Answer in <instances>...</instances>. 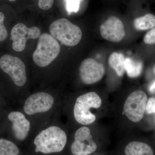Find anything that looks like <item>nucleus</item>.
Returning <instances> with one entry per match:
<instances>
[{"label": "nucleus", "mask_w": 155, "mask_h": 155, "mask_svg": "<svg viewBox=\"0 0 155 155\" xmlns=\"http://www.w3.org/2000/svg\"><path fill=\"white\" fill-rule=\"evenodd\" d=\"M64 130L57 126H50L42 130L35 138V152L47 154L62 151L67 142Z\"/></svg>", "instance_id": "nucleus-1"}, {"label": "nucleus", "mask_w": 155, "mask_h": 155, "mask_svg": "<svg viewBox=\"0 0 155 155\" xmlns=\"http://www.w3.org/2000/svg\"><path fill=\"white\" fill-rule=\"evenodd\" d=\"M102 104L101 97L96 93L90 92L76 99L73 109L76 122L83 125H89L95 121L96 117L91 112V108L98 109Z\"/></svg>", "instance_id": "nucleus-2"}, {"label": "nucleus", "mask_w": 155, "mask_h": 155, "mask_svg": "<svg viewBox=\"0 0 155 155\" xmlns=\"http://www.w3.org/2000/svg\"><path fill=\"white\" fill-rule=\"evenodd\" d=\"M60 51L61 46L57 40L49 34H42L33 53L34 62L38 67H47L58 57Z\"/></svg>", "instance_id": "nucleus-3"}, {"label": "nucleus", "mask_w": 155, "mask_h": 155, "mask_svg": "<svg viewBox=\"0 0 155 155\" xmlns=\"http://www.w3.org/2000/svg\"><path fill=\"white\" fill-rule=\"evenodd\" d=\"M49 30L53 37L67 46L73 47L78 44L82 36L80 28L65 18L51 23Z\"/></svg>", "instance_id": "nucleus-4"}, {"label": "nucleus", "mask_w": 155, "mask_h": 155, "mask_svg": "<svg viewBox=\"0 0 155 155\" xmlns=\"http://www.w3.org/2000/svg\"><path fill=\"white\" fill-rule=\"evenodd\" d=\"M0 68L10 75L17 86L25 85L27 80L26 69L21 59L11 55H4L0 58Z\"/></svg>", "instance_id": "nucleus-5"}, {"label": "nucleus", "mask_w": 155, "mask_h": 155, "mask_svg": "<svg viewBox=\"0 0 155 155\" xmlns=\"http://www.w3.org/2000/svg\"><path fill=\"white\" fill-rule=\"evenodd\" d=\"M147 97L144 91H136L127 97L124 106V114L130 121H140L145 112Z\"/></svg>", "instance_id": "nucleus-6"}, {"label": "nucleus", "mask_w": 155, "mask_h": 155, "mask_svg": "<svg viewBox=\"0 0 155 155\" xmlns=\"http://www.w3.org/2000/svg\"><path fill=\"white\" fill-rule=\"evenodd\" d=\"M54 103V99L51 95L40 92L28 97L24 103L23 110L29 116L46 113L52 108Z\"/></svg>", "instance_id": "nucleus-7"}, {"label": "nucleus", "mask_w": 155, "mask_h": 155, "mask_svg": "<svg viewBox=\"0 0 155 155\" xmlns=\"http://www.w3.org/2000/svg\"><path fill=\"white\" fill-rule=\"evenodd\" d=\"M75 140L72 143L71 150L73 155H88L97 149L89 128L83 127L78 128L75 134Z\"/></svg>", "instance_id": "nucleus-8"}, {"label": "nucleus", "mask_w": 155, "mask_h": 155, "mask_svg": "<svg viewBox=\"0 0 155 155\" xmlns=\"http://www.w3.org/2000/svg\"><path fill=\"white\" fill-rule=\"evenodd\" d=\"M40 34L41 31L38 27L28 28L23 23H17L11 31L12 48L16 51H22L25 49L26 41L28 39L38 38Z\"/></svg>", "instance_id": "nucleus-9"}, {"label": "nucleus", "mask_w": 155, "mask_h": 155, "mask_svg": "<svg viewBox=\"0 0 155 155\" xmlns=\"http://www.w3.org/2000/svg\"><path fill=\"white\" fill-rule=\"evenodd\" d=\"M104 65L91 58L84 60L79 68L81 80L85 84L89 85L97 83L104 74Z\"/></svg>", "instance_id": "nucleus-10"}, {"label": "nucleus", "mask_w": 155, "mask_h": 155, "mask_svg": "<svg viewBox=\"0 0 155 155\" xmlns=\"http://www.w3.org/2000/svg\"><path fill=\"white\" fill-rule=\"evenodd\" d=\"M100 30L103 38L113 42L121 41L125 35L123 22L115 16L109 17L101 25Z\"/></svg>", "instance_id": "nucleus-11"}, {"label": "nucleus", "mask_w": 155, "mask_h": 155, "mask_svg": "<svg viewBox=\"0 0 155 155\" xmlns=\"http://www.w3.org/2000/svg\"><path fill=\"white\" fill-rule=\"evenodd\" d=\"M8 118L12 123V130L16 139L19 141L25 140L30 131V122L24 114L18 111L11 112Z\"/></svg>", "instance_id": "nucleus-12"}, {"label": "nucleus", "mask_w": 155, "mask_h": 155, "mask_svg": "<svg viewBox=\"0 0 155 155\" xmlns=\"http://www.w3.org/2000/svg\"><path fill=\"white\" fill-rule=\"evenodd\" d=\"M126 155H154L152 149L149 145L138 141L130 142L125 147Z\"/></svg>", "instance_id": "nucleus-13"}, {"label": "nucleus", "mask_w": 155, "mask_h": 155, "mask_svg": "<svg viewBox=\"0 0 155 155\" xmlns=\"http://www.w3.org/2000/svg\"><path fill=\"white\" fill-rule=\"evenodd\" d=\"M125 59L121 53H112L108 58V63L110 67L116 71L119 77H122L125 72Z\"/></svg>", "instance_id": "nucleus-14"}, {"label": "nucleus", "mask_w": 155, "mask_h": 155, "mask_svg": "<svg viewBox=\"0 0 155 155\" xmlns=\"http://www.w3.org/2000/svg\"><path fill=\"white\" fill-rule=\"evenodd\" d=\"M133 25L137 30L143 31L153 28L155 26V16L148 14L134 20Z\"/></svg>", "instance_id": "nucleus-15"}, {"label": "nucleus", "mask_w": 155, "mask_h": 155, "mask_svg": "<svg viewBox=\"0 0 155 155\" xmlns=\"http://www.w3.org/2000/svg\"><path fill=\"white\" fill-rule=\"evenodd\" d=\"M143 67L141 61H135L129 58L125 59V71L129 77L134 78L138 77L141 74Z\"/></svg>", "instance_id": "nucleus-16"}, {"label": "nucleus", "mask_w": 155, "mask_h": 155, "mask_svg": "<svg viewBox=\"0 0 155 155\" xmlns=\"http://www.w3.org/2000/svg\"><path fill=\"white\" fill-rule=\"evenodd\" d=\"M0 149L5 151L11 155H18L19 150L14 143L5 139H0Z\"/></svg>", "instance_id": "nucleus-17"}, {"label": "nucleus", "mask_w": 155, "mask_h": 155, "mask_svg": "<svg viewBox=\"0 0 155 155\" xmlns=\"http://www.w3.org/2000/svg\"><path fill=\"white\" fill-rule=\"evenodd\" d=\"M5 15L0 12V41L5 40L8 36V32L4 25Z\"/></svg>", "instance_id": "nucleus-18"}, {"label": "nucleus", "mask_w": 155, "mask_h": 155, "mask_svg": "<svg viewBox=\"0 0 155 155\" xmlns=\"http://www.w3.org/2000/svg\"><path fill=\"white\" fill-rule=\"evenodd\" d=\"M81 0H66L67 8L69 12H77L80 6Z\"/></svg>", "instance_id": "nucleus-19"}, {"label": "nucleus", "mask_w": 155, "mask_h": 155, "mask_svg": "<svg viewBox=\"0 0 155 155\" xmlns=\"http://www.w3.org/2000/svg\"><path fill=\"white\" fill-rule=\"evenodd\" d=\"M143 41L146 44H155V27L147 32L143 38Z\"/></svg>", "instance_id": "nucleus-20"}, {"label": "nucleus", "mask_w": 155, "mask_h": 155, "mask_svg": "<svg viewBox=\"0 0 155 155\" xmlns=\"http://www.w3.org/2000/svg\"><path fill=\"white\" fill-rule=\"evenodd\" d=\"M145 112L147 114H155V97H151L147 102Z\"/></svg>", "instance_id": "nucleus-21"}, {"label": "nucleus", "mask_w": 155, "mask_h": 155, "mask_svg": "<svg viewBox=\"0 0 155 155\" xmlns=\"http://www.w3.org/2000/svg\"><path fill=\"white\" fill-rule=\"evenodd\" d=\"M54 0H39L38 7L43 10H48L54 5Z\"/></svg>", "instance_id": "nucleus-22"}, {"label": "nucleus", "mask_w": 155, "mask_h": 155, "mask_svg": "<svg viewBox=\"0 0 155 155\" xmlns=\"http://www.w3.org/2000/svg\"><path fill=\"white\" fill-rule=\"evenodd\" d=\"M149 91L151 93L155 94V80L150 84L149 87Z\"/></svg>", "instance_id": "nucleus-23"}, {"label": "nucleus", "mask_w": 155, "mask_h": 155, "mask_svg": "<svg viewBox=\"0 0 155 155\" xmlns=\"http://www.w3.org/2000/svg\"><path fill=\"white\" fill-rule=\"evenodd\" d=\"M0 155H11L4 150L0 149Z\"/></svg>", "instance_id": "nucleus-24"}, {"label": "nucleus", "mask_w": 155, "mask_h": 155, "mask_svg": "<svg viewBox=\"0 0 155 155\" xmlns=\"http://www.w3.org/2000/svg\"><path fill=\"white\" fill-rule=\"evenodd\" d=\"M153 72L155 74V66H154V67L153 68Z\"/></svg>", "instance_id": "nucleus-25"}, {"label": "nucleus", "mask_w": 155, "mask_h": 155, "mask_svg": "<svg viewBox=\"0 0 155 155\" xmlns=\"http://www.w3.org/2000/svg\"><path fill=\"white\" fill-rule=\"evenodd\" d=\"M9 1H10V2H14V1H16V0H9Z\"/></svg>", "instance_id": "nucleus-26"}]
</instances>
